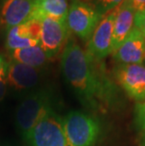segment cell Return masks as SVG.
<instances>
[{
	"label": "cell",
	"instance_id": "2e32d148",
	"mask_svg": "<svg viewBox=\"0 0 145 146\" xmlns=\"http://www.w3.org/2000/svg\"><path fill=\"white\" fill-rule=\"evenodd\" d=\"M104 15L116 10L124 0H88Z\"/></svg>",
	"mask_w": 145,
	"mask_h": 146
},
{
	"label": "cell",
	"instance_id": "7402d4cb",
	"mask_svg": "<svg viewBox=\"0 0 145 146\" xmlns=\"http://www.w3.org/2000/svg\"><path fill=\"white\" fill-rule=\"evenodd\" d=\"M140 146H145V130H144V131H142V132H140Z\"/></svg>",
	"mask_w": 145,
	"mask_h": 146
},
{
	"label": "cell",
	"instance_id": "277c9868",
	"mask_svg": "<svg viewBox=\"0 0 145 146\" xmlns=\"http://www.w3.org/2000/svg\"><path fill=\"white\" fill-rule=\"evenodd\" d=\"M105 15L86 0H72L69 4L67 25L70 32L83 41H89Z\"/></svg>",
	"mask_w": 145,
	"mask_h": 146
},
{
	"label": "cell",
	"instance_id": "ac0fdd59",
	"mask_svg": "<svg viewBox=\"0 0 145 146\" xmlns=\"http://www.w3.org/2000/svg\"><path fill=\"white\" fill-rule=\"evenodd\" d=\"M134 26L140 30L145 38V11H137L135 13Z\"/></svg>",
	"mask_w": 145,
	"mask_h": 146
},
{
	"label": "cell",
	"instance_id": "44dd1931",
	"mask_svg": "<svg viewBox=\"0 0 145 146\" xmlns=\"http://www.w3.org/2000/svg\"><path fill=\"white\" fill-rule=\"evenodd\" d=\"M7 76V63L5 61L0 62V79H5Z\"/></svg>",
	"mask_w": 145,
	"mask_h": 146
},
{
	"label": "cell",
	"instance_id": "ba28073f",
	"mask_svg": "<svg viewBox=\"0 0 145 146\" xmlns=\"http://www.w3.org/2000/svg\"><path fill=\"white\" fill-rule=\"evenodd\" d=\"M116 11L117 9L105 15L88 41L86 52L92 60L101 61L111 55L113 25Z\"/></svg>",
	"mask_w": 145,
	"mask_h": 146
},
{
	"label": "cell",
	"instance_id": "9a60e30c",
	"mask_svg": "<svg viewBox=\"0 0 145 146\" xmlns=\"http://www.w3.org/2000/svg\"><path fill=\"white\" fill-rule=\"evenodd\" d=\"M11 58L12 60L37 69H41L48 60L47 56L40 44L11 51Z\"/></svg>",
	"mask_w": 145,
	"mask_h": 146
},
{
	"label": "cell",
	"instance_id": "d4e9b609",
	"mask_svg": "<svg viewBox=\"0 0 145 146\" xmlns=\"http://www.w3.org/2000/svg\"><path fill=\"white\" fill-rule=\"evenodd\" d=\"M1 61H4V60H3V58L0 57V62H1Z\"/></svg>",
	"mask_w": 145,
	"mask_h": 146
},
{
	"label": "cell",
	"instance_id": "e0dca14e",
	"mask_svg": "<svg viewBox=\"0 0 145 146\" xmlns=\"http://www.w3.org/2000/svg\"><path fill=\"white\" fill-rule=\"evenodd\" d=\"M134 123L140 132L145 130V100L138 102L135 106Z\"/></svg>",
	"mask_w": 145,
	"mask_h": 146
},
{
	"label": "cell",
	"instance_id": "8992f818",
	"mask_svg": "<svg viewBox=\"0 0 145 146\" xmlns=\"http://www.w3.org/2000/svg\"><path fill=\"white\" fill-rule=\"evenodd\" d=\"M116 82L135 101L145 100V65L117 63L113 68Z\"/></svg>",
	"mask_w": 145,
	"mask_h": 146
},
{
	"label": "cell",
	"instance_id": "7a4b0ae2",
	"mask_svg": "<svg viewBox=\"0 0 145 146\" xmlns=\"http://www.w3.org/2000/svg\"><path fill=\"white\" fill-rule=\"evenodd\" d=\"M52 104L51 94L46 90L30 94L21 101L15 112V123L24 141L37 123L54 110Z\"/></svg>",
	"mask_w": 145,
	"mask_h": 146
},
{
	"label": "cell",
	"instance_id": "7c38bea8",
	"mask_svg": "<svg viewBox=\"0 0 145 146\" xmlns=\"http://www.w3.org/2000/svg\"><path fill=\"white\" fill-rule=\"evenodd\" d=\"M41 79V71L28 65L11 60L7 63L6 81L17 91H26L34 88Z\"/></svg>",
	"mask_w": 145,
	"mask_h": 146
},
{
	"label": "cell",
	"instance_id": "5b68a950",
	"mask_svg": "<svg viewBox=\"0 0 145 146\" xmlns=\"http://www.w3.org/2000/svg\"><path fill=\"white\" fill-rule=\"evenodd\" d=\"M26 141L30 146H66L62 119L53 110L37 123Z\"/></svg>",
	"mask_w": 145,
	"mask_h": 146
},
{
	"label": "cell",
	"instance_id": "484cf974",
	"mask_svg": "<svg viewBox=\"0 0 145 146\" xmlns=\"http://www.w3.org/2000/svg\"><path fill=\"white\" fill-rule=\"evenodd\" d=\"M86 1H88V0H86Z\"/></svg>",
	"mask_w": 145,
	"mask_h": 146
},
{
	"label": "cell",
	"instance_id": "52a82bcc",
	"mask_svg": "<svg viewBox=\"0 0 145 146\" xmlns=\"http://www.w3.org/2000/svg\"><path fill=\"white\" fill-rule=\"evenodd\" d=\"M40 45L44 49L48 60L60 53L69 40L70 30L67 21L54 18H44L42 21Z\"/></svg>",
	"mask_w": 145,
	"mask_h": 146
},
{
	"label": "cell",
	"instance_id": "d6986e66",
	"mask_svg": "<svg viewBox=\"0 0 145 146\" xmlns=\"http://www.w3.org/2000/svg\"><path fill=\"white\" fill-rule=\"evenodd\" d=\"M124 1L130 5L136 12L145 11V0H124Z\"/></svg>",
	"mask_w": 145,
	"mask_h": 146
},
{
	"label": "cell",
	"instance_id": "8fae6325",
	"mask_svg": "<svg viewBox=\"0 0 145 146\" xmlns=\"http://www.w3.org/2000/svg\"><path fill=\"white\" fill-rule=\"evenodd\" d=\"M34 6L32 0H1L0 24L9 30L26 23L31 17Z\"/></svg>",
	"mask_w": 145,
	"mask_h": 146
},
{
	"label": "cell",
	"instance_id": "9c48e42d",
	"mask_svg": "<svg viewBox=\"0 0 145 146\" xmlns=\"http://www.w3.org/2000/svg\"><path fill=\"white\" fill-rule=\"evenodd\" d=\"M42 22L36 19H29L19 26L7 30L6 47L14 51L40 44Z\"/></svg>",
	"mask_w": 145,
	"mask_h": 146
},
{
	"label": "cell",
	"instance_id": "30bf717a",
	"mask_svg": "<svg viewBox=\"0 0 145 146\" xmlns=\"http://www.w3.org/2000/svg\"><path fill=\"white\" fill-rule=\"evenodd\" d=\"M117 63L143 64L145 62V38L134 26L122 43L112 53Z\"/></svg>",
	"mask_w": 145,
	"mask_h": 146
},
{
	"label": "cell",
	"instance_id": "6da1fadb",
	"mask_svg": "<svg viewBox=\"0 0 145 146\" xmlns=\"http://www.w3.org/2000/svg\"><path fill=\"white\" fill-rule=\"evenodd\" d=\"M73 38L68 40L60 58L61 71L81 104L94 112H103L114 103L116 90L99 63Z\"/></svg>",
	"mask_w": 145,
	"mask_h": 146
},
{
	"label": "cell",
	"instance_id": "3957f363",
	"mask_svg": "<svg viewBox=\"0 0 145 146\" xmlns=\"http://www.w3.org/2000/svg\"><path fill=\"white\" fill-rule=\"evenodd\" d=\"M66 146H95L101 133L95 117L80 110H72L62 119Z\"/></svg>",
	"mask_w": 145,
	"mask_h": 146
},
{
	"label": "cell",
	"instance_id": "ffe728a7",
	"mask_svg": "<svg viewBox=\"0 0 145 146\" xmlns=\"http://www.w3.org/2000/svg\"><path fill=\"white\" fill-rule=\"evenodd\" d=\"M7 91V81L5 79H0V101L4 98Z\"/></svg>",
	"mask_w": 145,
	"mask_h": 146
},
{
	"label": "cell",
	"instance_id": "cb8c5ba5",
	"mask_svg": "<svg viewBox=\"0 0 145 146\" xmlns=\"http://www.w3.org/2000/svg\"><path fill=\"white\" fill-rule=\"evenodd\" d=\"M0 146H11V145H9V144H0Z\"/></svg>",
	"mask_w": 145,
	"mask_h": 146
},
{
	"label": "cell",
	"instance_id": "5bb4252c",
	"mask_svg": "<svg viewBox=\"0 0 145 146\" xmlns=\"http://www.w3.org/2000/svg\"><path fill=\"white\" fill-rule=\"evenodd\" d=\"M68 10V0H42L34 6L30 19L42 21L44 18H54L67 21Z\"/></svg>",
	"mask_w": 145,
	"mask_h": 146
},
{
	"label": "cell",
	"instance_id": "4fadbf2b",
	"mask_svg": "<svg viewBox=\"0 0 145 146\" xmlns=\"http://www.w3.org/2000/svg\"><path fill=\"white\" fill-rule=\"evenodd\" d=\"M136 11L130 5L123 1L117 8L116 16L113 25L111 54L115 52L124 41L134 27Z\"/></svg>",
	"mask_w": 145,
	"mask_h": 146
},
{
	"label": "cell",
	"instance_id": "603a6c76",
	"mask_svg": "<svg viewBox=\"0 0 145 146\" xmlns=\"http://www.w3.org/2000/svg\"><path fill=\"white\" fill-rule=\"evenodd\" d=\"M32 1H33V2H34V3H35V4H36V3H39V2H41L42 0H32Z\"/></svg>",
	"mask_w": 145,
	"mask_h": 146
}]
</instances>
